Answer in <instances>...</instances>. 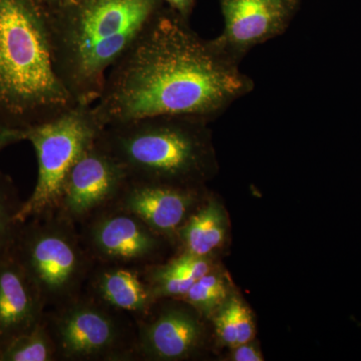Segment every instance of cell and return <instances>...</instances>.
Masks as SVG:
<instances>
[{
    "label": "cell",
    "instance_id": "cell-2",
    "mask_svg": "<svg viewBox=\"0 0 361 361\" xmlns=\"http://www.w3.org/2000/svg\"><path fill=\"white\" fill-rule=\"evenodd\" d=\"M165 6L163 0H73L47 14L54 70L75 104L96 103L109 71Z\"/></svg>",
    "mask_w": 361,
    "mask_h": 361
},
{
    "label": "cell",
    "instance_id": "cell-3",
    "mask_svg": "<svg viewBox=\"0 0 361 361\" xmlns=\"http://www.w3.org/2000/svg\"><path fill=\"white\" fill-rule=\"evenodd\" d=\"M75 104L54 70L47 11L0 0V118L25 130Z\"/></svg>",
    "mask_w": 361,
    "mask_h": 361
},
{
    "label": "cell",
    "instance_id": "cell-4",
    "mask_svg": "<svg viewBox=\"0 0 361 361\" xmlns=\"http://www.w3.org/2000/svg\"><path fill=\"white\" fill-rule=\"evenodd\" d=\"M97 144L127 171L130 179L203 188L218 173L208 121L155 116L106 126Z\"/></svg>",
    "mask_w": 361,
    "mask_h": 361
},
{
    "label": "cell",
    "instance_id": "cell-12",
    "mask_svg": "<svg viewBox=\"0 0 361 361\" xmlns=\"http://www.w3.org/2000/svg\"><path fill=\"white\" fill-rule=\"evenodd\" d=\"M207 194L205 187H180L130 179L114 206L134 214L153 231L177 246L178 230Z\"/></svg>",
    "mask_w": 361,
    "mask_h": 361
},
{
    "label": "cell",
    "instance_id": "cell-18",
    "mask_svg": "<svg viewBox=\"0 0 361 361\" xmlns=\"http://www.w3.org/2000/svg\"><path fill=\"white\" fill-rule=\"evenodd\" d=\"M21 204L13 182L0 174V260L13 252L21 225L16 219Z\"/></svg>",
    "mask_w": 361,
    "mask_h": 361
},
{
    "label": "cell",
    "instance_id": "cell-10",
    "mask_svg": "<svg viewBox=\"0 0 361 361\" xmlns=\"http://www.w3.org/2000/svg\"><path fill=\"white\" fill-rule=\"evenodd\" d=\"M129 180L125 168L96 140L66 176L56 212L80 226L115 205Z\"/></svg>",
    "mask_w": 361,
    "mask_h": 361
},
{
    "label": "cell",
    "instance_id": "cell-9",
    "mask_svg": "<svg viewBox=\"0 0 361 361\" xmlns=\"http://www.w3.org/2000/svg\"><path fill=\"white\" fill-rule=\"evenodd\" d=\"M203 317L180 299H160L135 318V360L179 361L198 355L206 342Z\"/></svg>",
    "mask_w": 361,
    "mask_h": 361
},
{
    "label": "cell",
    "instance_id": "cell-17",
    "mask_svg": "<svg viewBox=\"0 0 361 361\" xmlns=\"http://www.w3.org/2000/svg\"><path fill=\"white\" fill-rule=\"evenodd\" d=\"M230 295L229 285L224 274L215 268L205 276L196 280L180 300L192 306L205 319H211Z\"/></svg>",
    "mask_w": 361,
    "mask_h": 361
},
{
    "label": "cell",
    "instance_id": "cell-15",
    "mask_svg": "<svg viewBox=\"0 0 361 361\" xmlns=\"http://www.w3.org/2000/svg\"><path fill=\"white\" fill-rule=\"evenodd\" d=\"M228 231L229 220L224 206L215 196L207 194L178 230L177 246L180 252L214 257L224 246Z\"/></svg>",
    "mask_w": 361,
    "mask_h": 361
},
{
    "label": "cell",
    "instance_id": "cell-22",
    "mask_svg": "<svg viewBox=\"0 0 361 361\" xmlns=\"http://www.w3.org/2000/svg\"><path fill=\"white\" fill-rule=\"evenodd\" d=\"M234 304L235 319H236L237 330H238V345L247 342L253 341L256 336L255 322L253 315L241 297L233 295Z\"/></svg>",
    "mask_w": 361,
    "mask_h": 361
},
{
    "label": "cell",
    "instance_id": "cell-11",
    "mask_svg": "<svg viewBox=\"0 0 361 361\" xmlns=\"http://www.w3.org/2000/svg\"><path fill=\"white\" fill-rule=\"evenodd\" d=\"M302 0H219L224 30L214 42L236 63L253 47L283 35Z\"/></svg>",
    "mask_w": 361,
    "mask_h": 361
},
{
    "label": "cell",
    "instance_id": "cell-1",
    "mask_svg": "<svg viewBox=\"0 0 361 361\" xmlns=\"http://www.w3.org/2000/svg\"><path fill=\"white\" fill-rule=\"evenodd\" d=\"M239 65L166 6L109 71L92 109L104 127L155 116L210 123L253 90Z\"/></svg>",
    "mask_w": 361,
    "mask_h": 361
},
{
    "label": "cell",
    "instance_id": "cell-25",
    "mask_svg": "<svg viewBox=\"0 0 361 361\" xmlns=\"http://www.w3.org/2000/svg\"><path fill=\"white\" fill-rule=\"evenodd\" d=\"M163 1L169 8L174 11L185 20H190L198 0H163Z\"/></svg>",
    "mask_w": 361,
    "mask_h": 361
},
{
    "label": "cell",
    "instance_id": "cell-7",
    "mask_svg": "<svg viewBox=\"0 0 361 361\" xmlns=\"http://www.w3.org/2000/svg\"><path fill=\"white\" fill-rule=\"evenodd\" d=\"M44 320L56 344L58 360H135V318L85 290L47 308Z\"/></svg>",
    "mask_w": 361,
    "mask_h": 361
},
{
    "label": "cell",
    "instance_id": "cell-23",
    "mask_svg": "<svg viewBox=\"0 0 361 361\" xmlns=\"http://www.w3.org/2000/svg\"><path fill=\"white\" fill-rule=\"evenodd\" d=\"M229 360L233 361H263L262 353L257 345L252 343V341L247 343L239 344L231 348Z\"/></svg>",
    "mask_w": 361,
    "mask_h": 361
},
{
    "label": "cell",
    "instance_id": "cell-8",
    "mask_svg": "<svg viewBox=\"0 0 361 361\" xmlns=\"http://www.w3.org/2000/svg\"><path fill=\"white\" fill-rule=\"evenodd\" d=\"M78 227L87 253L102 264H156L166 247L173 246L134 214L116 206L104 209Z\"/></svg>",
    "mask_w": 361,
    "mask_h": 361
},
{
    "label": "cell",
    "instance_id": "cell-20",
    "mask_svg": "<svg viewBox=\"0 0 361 361\" xmlns=\"http://www.w3.org/2000/svg\"><path fill=\"white\" fill-rule=\"evenodd\" d=\"M165 263L176 274L195 281L216 268L214 257L194 255L186 252H180V254L169 259Z\"/></svg>",
    "mask_w": 361,
    "mask_h": 361
},
{
    "label": "cell",
    "instance_id": "cell-16",
    "mask_svg": "<svg viewBox=\"0 0 361 361\" xmlns=\"http://www.w3.org/2000/svg\"><path fill=\"white\" fill-rule=\"evenodd\" d=\"M56 344L44 318L30 329L0 342V361H56Z\"/></svg>",
    "mask_w": 361,
    "mask_h": 361
},
{
    "label": "cell",
    "instance_id": "cell-19",
    "mask_svg": "<svg viewBox=\"0 0 361 361\" xmlns=\"http://www.w3.org/2000/svg\"><path fill=\"white\" fill-rule=\"evenodd\" d=\"M142 275L155 300L180 299L186 295L195 280L180 276L166 263H156L141 267Z\"/></svg>",
    "mask_w": 361,
    "mask_h": 361
},
{
    "label": "cell",
    "instance_id": "cell-26",
    "mask_svg": "<svg viewBox=\"0 0 361 361\" xmlns=\"http://www.w3.org/2000/svg\"><path fill=\"white\" fill-rule=\"evenodd\" d=\"M35 1L47 11V14H51L68 6L73 0H35Z\"/></svg>",
    "mask_w": 361,
    "mask_h": 361
},
{
    "label": "cell",
    "instance_id": "cell-13",
    "mask_svg": "<svg viewBox=\"0 0 361 361\" xmlns=\"http://www.w3.org/2000/svg\"><path fill=\"white\" fill-rule=\"evenodd\" d=\"M47 306L37 285L13 255L0 260V342L30 329Z\"/></svg>",
    "mask_w": 361,
    "mask_h": 361
},
{
    "label": "cell",
    "instance_id": "cell-5",
    "mask_svg": "<svg viewBox=\"0 0 361 361\" xmlns=\"http://www.w3.org/2000/svg\"><path fill=\"white\" fill-rule=\"evenodd\" d=\"M11 255L37 285L47 310L80 295L96 264L78 226L56 212L21 223Z\"/></svg>",
    "mask_w": 361,
    "mask_h": 361
},
{
    "label": "cell",
    "instance_id": "cell-14",
    "mask_svg": "<svg viewBox=\"0 0 361 361\" xmlns=\"http://www.w3.org/2000/svg\"><path fill=\"white\" fill-rule=\"evenodd\" d=\"M85 291L114 310L141 317L156 302L142 275L141 267L96 263Z\"/></svg>",
    "mask_w": 361,
    "mask_h": 361
},
{
    "label": "cell",
    "instance_id": "cell-21",
    "mask_svg": "<svg viewBox=\"0 0 361 361\" xmlns=\"http://www.w3.org/2000/svg\"><path fill=\"white\" fill-rule=\"evenodd\" d=\"M215 327V334L220 342L229 348L238 345V330L235 319L232 294L226 302L211 317Z\"/></svg>",
    "mask_w": 361,
    "mask_h": 361
},
{
    "label": "cell",
    "instance_id": "cell-24",
    "mask_svg": "<svg viewBox=\"0 0 361 361\" xmlns=\"http://www.w3.org/2000/svg\"><path fill=\"white\" fill-rule=\"evenodd\" d=\"M20 141H25V130L13 127L0 118V151Z\"/></svg>",
    "mask_w": 361,
    "mask_h": 361
},
{
    "label": "cell",
    "instance_id": "cell-6",
    "mask_svg": "<svg viewBox=\"0 0 361 361\" xmlns=\"http://www.w3.org/2000/svg\"><path fill=\"white\" fill-rule=\"evenodd\" d=\"M104 128L92 106L77 104L25 130V141L35 149L39 170L35 190L16 216L18 222L56 212L66 176Z\"/></svg>",
    "mask_w": 361,
    "mask_h": 361
}]
</instances>
